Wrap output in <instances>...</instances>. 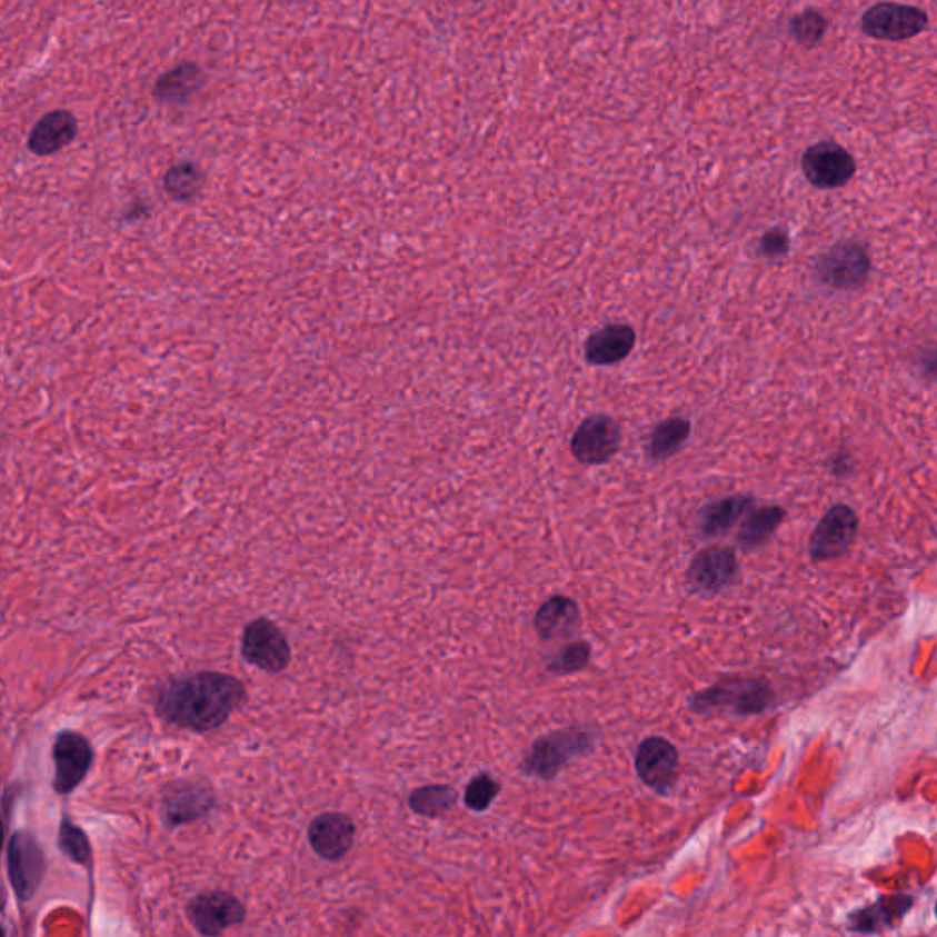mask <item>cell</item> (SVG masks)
Instances as JSON below:
<instances>
[{
  "label": "cell",
  "mask_w": 937,
  "mask_h": 937,
  "mask_svg": "<svg viewBox=\"0 0 937 937\" xmlns=\"http://www.w3.org/2000/svg\"><path fill=\"white\" fill-rule=\"evenodd\" d=\"M678 749L665 738H647L636 755L637 775L648 787L665 793L670 789L678 772Z\"/></svg>",
  "instance_id": "obj_15"
},
{
  "label": "cell",
  "mask_w": 937,
  "mask_h": 937,
  "mask_svg": "<svg viewBox=\"0 0 937 937\" xmlns=\"http://www.w3.org/2000/svg\"><path fill=\"white\" fill-rule=\"evenodd\" d=\"M751 508L752 498L746 495L716 498L699 509L698 529L704 537H721L735 528Z\"/></svg>",
  "instance_id": "obj_19"
},
{
  "label": "cell",
  "mask_w": 937,
  "mask_h": 937,
  "mask_svg": "<svg viewBox=\"0 0 937 937\" xmlns=\"http://www.w3.org/2000/svg\"><path fill=\"white\" fill-rule=\"evenodd\" d=\"M163 186L166 191L172 200L178 202H189L197 197L198 192L202 191L203 172L200 167L191 161H183L178 166L171 167L163 178Z\"/></svg>",
  "instance_id": "obj_25"
},
{
  "label": "cell",
  "mask_w": 937,
  "mask_h": 937,
  "mask_svg": "<svg viewBox=\"0 0 937 937\" xmlns=\"http://www.w3.org/2000/svg\"><path fill=\"white\" fill-rule=\"evenodd\" d=\"M246 916V907L228 891L200 894L187 905V917L202 936H220L228 928L243 923Z\"/></svg>",
  "instance_id": "obj_9"
},
{
  "label": "cell",
  "mask_w": 937,
  "mask_h": 937,
  "mask_svg": "<svg viewBox=\"0 0 937 937\" xmlns=\"http://www.w3.org/2000/svg\"><path fill=\"white\" fill-rule=\"evenodd\" d=\"M690 432H692V425L687 418L674 416L668 420L659 421L648 435L647 447H645L648 460L665 461L678 455L689 441Z\"/></svg>",
  "instance_id": "obj_23"
},
{
  "label": "cell",
  "mask_w": 937,
  "mask_h": 937,
  "mask_svg": "<svg viewBox=\"0 0 937 937\" xmlns=\"http://www.w3.org/2000/svg\"><path fill=\"white\" fill-rule=\"evenodd\" d=\"M865 36L877 41L901 42L921 36L928 28L927 11L899 2H879L860 19Z\"/></svg>",
  "instance_id": "obj_3"
},
{
  "label": "cell",
  "mask_w": 937,
  "mask_h": 937,
  "mask_svg": "<svg viewBox=\"0 0 937 937\" xmlns=\"http://www.w3.org/2000/svg\"><path fill=\"white\" fill-rule=\"evenodd\" d=\"M44 855L33 835L17 831L8 846V871L11 886L21 901H30L44 877Z\"/></svg>",
  "instance_id": "obj_10"
},
{
  "label": "cell",
  "mask_w": 937,
  "mask_h": 937,
  "mask_svg": "<svg viewBox=\"0 0 937 937\" xmlns=\"http://www.w3.org/2000/svg\"><path fill=\"white\" fill-rule=\"evenodd\" d=\"M857 166L854 156L837 141H818L803 154V172L818 189H839L854 178Z\"/></svg>",
  "instance_id": "obj_8"
},
{
  "label": "cell",
  "mask_w": 937,
  "mask_h": 937,
  "mask_svg": "<svg viewBox=\"0 0 937 937\" xmlns=\"http://www.w3.org/2000/svg\"><path fill=\"white\" fill-rule=\"evenodd\" d=\"M93 749L89 738L76 730H62L53 741V791L70 795L89 775Z\"/></svg>",
  "instance_id": "obj_6"
},
{
  "label": "cell",
  "mask_w": 937,
  "mask_h": 937,
  "mask_svg": "<svg viewBox=\"0 0 937 937\" xmlns=\"http://www.w3.org/2000/svg\"><path fill=\"white\" fill-rule=\"evenodd\" d=\"M475 2H482V0H475Z\"/></svg>",
  "instance_id": "obj_33"
},
{
  "label": "cell",
  "mask_w": 937,
  "mask_h": 937,
  "mask_svg": "<svg viewBox=\"0 0 937 937\" xmlns=\"http://www.w3.org/2000/svg\"><path fill=\"white\" fill-rule=\"evenodd\" d=\"M59 845H61L62 851L70 857V859L76 860V863H81L84 865L90 857V845L89 840H87V835L78 828V826H73V824L64 823L61 824V834H59Z\"/></svg>",
  "instance_id": "obj_30"
},
{
  "label": "cell",
  "mask_w": 937,
  "mask_h": 937,
  "mask_svg": "<svg viewBox=\"0 0 937 937\" xmlns=\"http://www.w3.org/2000/svg\"><path fill=\"white\" fill-rule=\"evenodd\" d=\"M910 907L911 899L908 896L885 897L871 907L855 911L849 927L854 933H883L885 928L896 925V921H899Z\"/></svg>",
  "instance_id": "obj_22"
},
{
  "label": "cell",
  "mask_w": 937,
  "mask_h": 937,
  "mask_svg": "<svg viewBox=\"0 0 937 937\" xmlns=\"http://www.w3.org/2000/svg\"><path fill=\"white\" fill-rule=\"evenodd\" d=\"M456 800V793L449 786H425L410 795V809L423 817H438L446 814Z\"/></svg>",
  "instance_id": "obj_26"
},
{
  "label": "cell",
  "mask_w": 937,
  "mask_h": 937,
  "mask_svg": "<svg viewBox=\"0 0 937 937\" xmlns=\"http://www.w3.org/2000/svg\"><path fill=\"white\" fill-rule=\"evenodd\" d=\"M936 914H937V905H936Z\"/></svg>",
  "instance_id": "obj_34"
},
{
  "label": "cell",
  "mask_w": 937,
  "mask_h": 937,
  "mask_svg": "<svg viewBox=\"0 0 937 937\" xmlns=\"http://www.w3.org/2000/svg\"><path fill=\"white\" fill-rule=\"evenodd\" d=\"M206 84V73L202 68L192 62H182L163 73L154 84V98L163 103H186Z\"/></svg>",
  "instance_id": "obj_20"
},
{
  "label": "cell",
  "mask_w": 937,
  "mask_h": 937,
  "mask_svg": "<svg viewBox=\"0 0 937 937\" xmlns=\"http://www.w3.org/2000/svg\"><path fill=\"white\" fill-rule=\"evenodd\" d=\"M591 648L588 642H571L560 648L549 661L548 668L555 674H571L582 670L590 664Z\"/></svg>",
  "instance_id": "obj_28"
},
{
  "label": "cell",
  "mask_w": 937,
  "mask_h": 937,
  "mask_svg": "<svg viewBox=\"0 0 937 937\" xmlns=\"http://www.w3.org/2000/svg\"><path fill=\"white\" fill-rule=\"evenodd\" d=\"M786 511L778 506H766V508L749 509L740 529H738V545L744 549L758 548L771 539L778 526L784 522Z\"/></svg>",
  "instance_id": "obj_24"
},
{
  "label": "cell",
  "mask_w": 937,
  "mask_h": 937,
  "mask_svg": "<svg viewBox=\"0 0 937 937\" xmlns=\"http://www.w3.org/2000/svg\"><path fill=\"white\" fill-rule=\"evenodd\" d=\"M738 574V560L730 548L712 546L705 548L696 555L690 562L687 579L696 590L704 591L707 596L718 594L735 580Z\"/></svg>",
  "instance_id": "obj_14"
},
{
  "label": "cell",
  "mask_w": 937,
  "mask_h": 937,
  "mask_svg": "<svg viewBox=\"0 0 937 937\" xmlns=\"http://www.w3.org/2000/svg\"><path fill=\"white\" fill-rule=\"evenodd\" d=\"M923 365H925V372L937 373V350L933 353V356H928L927 359H923Z\"/></svg>",
  "instance_id": "obj_32"
},
{
  "label": "cell",
  "mask_w": 937,
  "mask_h": 937,
  "mask_svg": "<svg viewBox=\"0 0 937 937\" xmlns=\"http://www.w3.org/2000/svg\"><path fill=\"white\" fill-rule=\"evenodd\" d=\"M637 336L630 325L614 322L591 333L585 342V358L596 367L621 363L636 347Z\"/></svg>",
  "instance_id": "obj_16"
},
{
  "label": "cell",
  "mask_w": 937,
  "mask_h": 937,
  "mask_svg": "<svg viewBox=\"0 0 937 937\" xmlns=\"http://www.w3.org/2000/svg\"><path fill=\"white\" fill-rule=\"evenodd\" d=\"M242 658L268 674H279L291 664V647L286 634L268 617H259L243 628Z\"/></svg>",
  "instance_id": "obj_4"
},
{
  "label": "cell",
  "mask_w": 937,
  "mask_h": 937,
  "mask_svg": "<svg viewBox=\"0 0 937 937\" xmlns=\"http://www.w3.org/2000/svg\"><path fill=\"white\" fill-rule=\"evenodd\" d=\"M212 806H215V797L206 787L177 784L175 789L167 795L163 817L169 826L177 828L208 815Z\"/></svg>",
  "instance_id": "obj_18"
},
{
  "label": "cell",
  "mask_w": 937,
  "mask_h": 937,
  "mask_svg": "<svg viewBox=\"0 0 937 937\" xmlns=\"http://www.w3.org/2000/svg\"><path fill=\"white\" fill-rule=\"evenodd\" d=\"M78 136V118L70 110H53L31 129L28 149L37 156H52L70 146Z\"/></svg>",
  "instance_id": "obj_17"
},
{
  "label": "cell",
  "mask_w": 937,
  "mask_h": 937,
  "mask_svg": "<svg viewBox=\"0 0 937 937\" xmlns=\"http://www.w3.org/2000/svg\"><path fill=\"white\" fill-rule=\"evenodd\" d=\"M356 826L352 818L337 811L317 815L308 826V843L321 859L337 863L352 849Z\"/></svg>",
  "instance_id": "obj_13"
},
{
  "label": "cell",
  "mask_w": 937,
  "mask_h": 937,
  "mask_svg": "<svg viewBox=\"0 0 937 937\" xmlns=\"http://www.w3.org/2000/svg\"><path fill=\"white\" fill-rule=\"evenodd\" d=\"M591 747V736L585 730H560L551 736H545L535 741L531 751L524 760V771L537 777L551 778L560 771V767L574 756L588 751Z\"/></svg>",
  "instance_id": "obj_7"
},
{
  "label": "cell",
  "mask_w": 937,
  "mask_h": 937,
  "mask_svg": "<svg viewBox=\"0 0 937 937\" xmlns=\"http://www.w3.org/2000/svg\"><path fill=\"white\" fill-rule=\"evenodd\" d=\"M761 253L766 257H783L789 249V235L786 229L775 228L769 229L760 240Z\"/></svg>",
  "instance_id": "obj_31"
},
{
  "label": "cell",
  "mask_w": 937,
  "mask_h": 937,
  "mask_svg": "<svg viewBox=\"0 0 937 937\" xmlns=\"http://www.w3.org/2000/svg\"><path fill=\"white\" fill-rule=\"evenodd\" d=\"M868 273H870V257L860 243H839L818 259V279L835 290L857 288L865 282Z\"/></svg>",
  "instance_id": "obj_11"
},
{
  "label": "cell",
  "mask_w": 937,
  "mask_h": 937,
  "mask_svg": "<svg viewBox=\"0 0 937 937\" xmlns=\"http://www.w3.org/2000/svg\"><path fill=\"white\" fill-rule=\"evenodd\" d=\"M621 440V427L611 416H588L575 430L571 455L585 466H602L619 452Z\"/></svg>",
  "instance_id": "obj_5"
},
{
  "label": "cell",
  "mask_w": 937,
  "mask_h": 937,
  "mask_svg": "<svg viewBox=\"0 0 937 937\" xmlns=\"http://www.w3.org/2000/svg\"><path fill=\"white\" fill-rule=\"evenodd\" d=\"M771 689L760 679H724L710 689L699 692L690 705L698 712L726 709L735 715H758L771 704Z\"/></svg>",
  "instance_id": "obj_2"
},
{
  "label": "cell",
  "mask_w": 937,
  "mask_h": 937,
  "mask_svg": "<svg viewBox=\"0 0 937 937\" xmlns=\"http://www.w3.org/2000/svg\"><path fill=\"white\" fill-rule=\"evenodd\" d=\"M246 699L239 678L223 672H197L161 687L156 710L163 720L183 729L208 732L229 720Z\"/></svg>",
  "instance_id": "obj_1"
},
{
  "label": "cell",
  "mask_w": 937,
  "mask_h": 937,
  "mask_svg": "<svg viewBox=\"0 0 937 937\" xmlns=\"http://www.w3.org/2000/svg\"><path fill=\"white\" fill-rule=\"evenodd\" d=\"M498 791H500V786L495 778L489 777V775H480V777L472 778L467 786L463 800H466L467 808L472 809V811H486L491 806L492 800L497 798Z\"/></svg>",
  "instance_id": "obj_29"
},
{
  "label": "cell",
  "mask_w": 937,
  "mask_h": 937,
  "mask_svg": "<svg viewBox=\"0 0 937 937\" xmlns=\"http://www.w3.org/2000/svg\"><path fill=\"white\" fill-rule=\"evenodd\" d=\"M828 30V19L820 11L808 8L789 21V33L804 48H815Z\"/></svg>",
  "instance_id": "obj_27"
},
{
  "label": "cell",
  "mask_w": 937,
  "mask_h": 937,
  "mask_svg": "<svg viewBox=\"0 0 937 937\" xmlns=\"http://www.w3.org/2000/svg\"><path fill=\"white\" fill-rule=\"evenodd\" d=\"M579 625V606L570 597H551L535 616V630L545 639L570 636Z\"/></svg>",
  "instance_id": "obj_21"
},
{
  "label": "cell",
  "mask_w": 937,
  "mask_h": 937,
  "mask_svg": "<svg viewBox=\"0 0 937 937\" xmlns=\"http://www.w3.org/2000/svg\"><path fill=\"white\" fill-rule=\"evenodd\" d=\"M859 529V518L845 504L834 506L815 528L809 539V554L815 560H829L845 554Z\"/></svg>",
  "instance_id": "obj_12"
}]
</instances>
